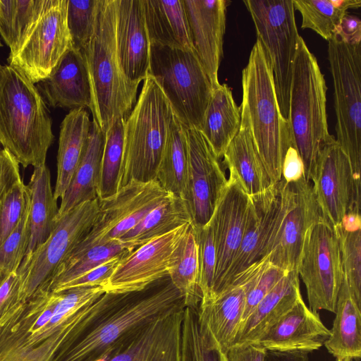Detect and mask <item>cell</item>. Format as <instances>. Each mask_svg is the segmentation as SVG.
<instances>
[{"label": "cell", "instance_id": "21", "mask_svg": "<svg viewBox=\"0 0 361 361\" xmlns=\"http://www.w3.org/2000/svg\"><path fill=\"white\" fill-rule=\"evenodd\" d=\"M249 199L247 217L240 247L214 297L227 287L237 274L264 257L280 207L278 184H272L258 194L249 195Z\"/></svg>", "mask_w": 361, "mask_h": 361}, {"label": "cell", "instance_id": "44", "mask_svg": "<svg viewBox=\"0 0 361 361\" xmlns=\"http://www.w3.org/2000/svg\"><path fill=\"white\" fill-rule=\"evenodd\" d=\"M61 293L54 313L49 323L35 336L31 338L36 341L52 334L67 320L86 305L93 302L103 295L105 291L102 286L77 287Z\"/></svg>", "mask_w": 361, "mask_h": 361}, {"label": "cell", "instance_id": "43", "mask_svg": "<svg viewBox=\"0 0 361 361\" xmlns=\"http://www.w3.org/2000/svg\"><path fill=\"white\" fill-rule=\"evenodd\" d=\"M43 0H0V35L14 52L37 18Z\"/></svg>", "mask_w": 361, "mask_h": 361}, {"label": "cell", "instance_id": "4", "mask_svg": "<svg viewBox=\"0 0 361 361\" xmlns=\"http://www.w3.org/2000/svg\"><path fill=\"white\" fill-rule=\"evenodd\" d=\"M116 0H99L92 35L81 50L91 90L93 121L105 133L119 118H126L137 101V87L125 76L117 54Z\"/></svg>", "mask_w": 361, "mask_h": 361}, {"label": "cell", "instance_id": "14", "mask_svg": "<svg viewBox=\"0 0 361 361\" xmlns=\"http://www.w3.org/2000/svg\"><path fill=\"white\" fill-rule=\"evenodd\" d=\"M171 195L157 180L129 182L115 195L99 200V212L91 230L67 257H76L94 246L118 240Z\"/></svg>", "mask_w": 361, "mask_h": 361}, {"label": "cell", "instance_id": "37", "mask_svg": "<svg viewBox=\"0 0 361 361\" xmlns=\"http://www.w3.org/2000/svg\"><path fill=\"white\" fill-rule=\"evenodd\" d=\"M168 274L183 296L185 306L198 309L202 296L199 286L197 246L192 224L172 255Z\"/></svg>", "mask_w": 361, "mask_h": 361}, {"label": "cell", "instance_id": "1", "mask_svg": "<svg viewBox=\"0 0 361 361\" xmlns=\"http://www.w3.org/2000/svg\"><path fill=\"white\" fill-rule=\"evenodd\" d=\"M182 305L183 298L169 276L140 291L105 292L93 302L82 329L58 361H97L130 330Z\"/></svg>", "mask_w": 361, "mask_h": 361}, {"label": "cell", "instance_id": "24", "mask_svg": "<svg viewBox=\"0 0 361 361\" xmlns=\"http://www.w3.org/2000/svg\"><path fill=\"white\" fill-rule=\"evenodd\" d=\"M116 41L123 72L138 87L149 75L151 47L142 0H116Z\"/></svg>", "mask_w": 361, "mask_h": 361}, {"label": "cell", "instance_id": "57", "mask_svg": "<svg viewBox=\"0 0 361 361\" xmlns=\"http://www.w3.org/2000/svg\"><path fill=\"white\" fill-rule=\"evenodd\" d=\"M2 47V43H1V40H0V47Z\"/></svg>", "mask_w": 361, "mask_h": 361}, {"label": "cell", "instance_id": "6", "mask_svg": "<svg viewBox=\"0 0 361 361\" xmlns=\"http://www.w3.org/2000/svg\"><path fill=\"white\" fill-rule=\"evenodd\" d=\"M174 115L156 80H144L138 99L124 123L122 187L132 180H156Z\"/></svg>", "mask_w": 361, "mask_h": 361}, {"label": "cell", "instance_id": "20", "mask_svg": "<svg viewBox=\"0 0 361 361\" xmlns=\"http://www.w3.org/2000/svg\"><path fill=\"white\" fill-rule=\"evenodd\" d=\"M249 202V195L243 189L235 174L229 171L227 183L209 221L212 228L216 247V269L212 299L240 247Z\"/></svg>", "mask_w": 361, "mask_h": 361}, {"label": "cell", "instance_id": "34", "mask_svg": "<svg viewBox=\"0 0 361 361\" xmlns=\"http://www.w3.org/2000/svg\"><path fill=\"white\" fill-rule=\"evenodd\" d=\"M189 149L184 125L173 116L156 180L167 192L188 202L189 197Z\"/></svg>", "mask_w": 361, "mask_h": 361}, {"label": "cell", "instance_id": "7", "mask_svg": "<svg viewBox=\"0 0 361 361\" xmlns=\"http://www.w3.org/2000/svg\"><path fill=\"white\" fill-rule=\"evenodd\" d=\"M149 75L185 126L200 130L214 89L194 50L151 44Z\"/></svg>", "mask_w": 361, "mask_h": 361}, {"label": "cell", "instance_id": "28", "mask_svg": "<svg viewBox=\"0 0 361 361\" xmlns=\"http://www.w3.org/2000/svg\"><path fill=\"white\" fill-rule=\"evenodd\" d=\"M150 44L194 50L183 0H142Z\"/></svg>", "mask_w": 361, "mask_h": 361}, {"label": "cell", "instance_id": "23", "mask_svg": "<svg viewBox=\"0 0 361 361\" xmlns=\"http://www.w3.org/2000/svg\"><path fill=\"white\" fill-rule=\"evenodd\" d=\"M193 49L214 87L223 56L226 0H183Z\"/></svg>", "mask_w": 361, "mask_h": 361}, {"label": "cell", "instance_id": "8", "mask_svg": "<svg viewBox=\"0 0 361 361\" xmlns=\"http://www.w3.org/2000/svg\"><path fill=\"white\" fill-rule=\"evenodd\" d=\"M328 60L334 84L336 142L348 157L356 189L361 170V44L328 41Z\"/></svg>", "mask_w": 361, "mask_h": 361}, {"label": "cell", "instance_id": "10", "mask_svg": "<svg viewBox=\"0 0 361 361\" xmlns=\"http://www.w3.org/2000/svg\"><path fill=\"white\" fill-rule=\"evenodd\" d=\"M98 198L83 202L61 216L48 238L17 271L19 298L25 302L47 290L55 271L91 230L99 212Z\"/></svg>", "mask_w": 361, "mask_h": 361}, {"label": "cell", "instance_id": "19", "mask_svg": "<svg viewBox=\"0 0 361 361\" xmlns=\"http://www.w3.org/2000/svg\"><path fill=\"white\" fill-rule=\"evenodd\" d=\"M189 149L188 205L193 227L205 226L227 183L224 170L200 130L185 126Z\"/></svg>", "mask_w": 361, "mask_h": 361}, {"label": "cell", "instance_id": "15", "mask_svg": "<svg viewBox=\"0 0 361 361\" xmlns=\"http://www.w3.org/2000/svg\"><path fill=\"white\" fill-rule=\"evenodd\" d=\"M298 273L306 288L308 307L335 313L343 271L336 233L324 219L306 232Z\"/></svg>", "mask_w": 361, "mask_h": 361}, {"label": "cell", "instance_id": "27", "mask_svg": "<svg viewBox=\"0 0 361 361\" xmlns=\"http://www.w3.org/2000/svg\"><path fill=\"white\" fill-rule=\"evenodd\" d=\"M302 297L297 271L287 272L240 324L233 345L252 343Z\"/></svg>", "mask_w": 361, "mask_h": 361}, {"label": "cell", "instance_id": "49", "mask_svg": "<svg viewBox=\"0 0 361 361\" xmlns=\"http://www.w3.org/2000/svg\"><path fill=\"white\" fill-rule=\"evenodd\" d=\"M287 272L271 264L268 256L263 258L261 267L249 285L241 324Z\"/></svg>", "mask_w": 361, "mask_h": 361}, {"label": "cell", "instance_id": "51", "mask_svg": "<svg viewBox=\"0 0 361 361\" xmlns=\"http://www.w3.org/2000/svg\"><path fill=\"white\" fill-rule=\"evenodd\" d=\"M20 179L21 176L18 162L8 150L0 149V198Z\"/></svg>", "mask_w": 361, "mask_h": 361}, {"label": "cell", "instance_id": "40", "mask_svg": "<svg viewBox=\"0 0 361 361\" xmlns=\"http://www.w3.org/2000/svg\"><path fill=\"white\" fill-rule=\"evenodd\" d=\"M179 361H227L214 337L200 324L197 309L184 308Z\"/></svg>", "mask_w": 361, "mask_h": 361}, {"label": "cell", "instance_id": "26", "mask_svg": "<svg viewBox=\"0 0 361 361\" xmlns=\"http://www.w3.org/2000/svg\"><path fill=\"white\" fill-rule=\"evenodd\" d=\"M39 83V90L52 107L90 108L91 90L81 50L70 48L49 76Z\"/></svg>", "mask_w": 361, "mask_h": 361}, {"label": "cell", "instance_id": "12", "mask_svg": "<svg viewBox=\"0 0 361 361\" xmlns=\"http://www.w3.org/2000/svg\"><path fill=\"white\" fill-rule=\"evenodd\" d=\"M68 0H43L39 12L8 64L33 83L47 78L72 46L67 22Z\"/></svg>", "mask_w": 361, "mask_h": 361}, {"label": "cell", "instance_id": "25", "mask_svg": "<svg viewBox=\"0 0 361 361\" xmlns=\"http://www.w3.org/2000/svg\"><path fill=\"white\" fill-rule=\"evenodd\" d=\"M330 336L319 312L312 311L301 297L283 317L252 343L265 350L310 353Z\"/></svg>", "mask_w": 361, "mask_h": 361}, {"label": "cell", "instance_id": "13", "mask_svg": "<svg viewBox=\"0 0 361 361\" xmlns=\"http://www.w3.org/2000/svg\"><path fill=\"white\" fill-rule=\"evenodd\" d=\"M50 292L42 291L0 318V361H58L63 345L80 320L76 313L48 337L38 341L30 329L44 307Z\"/></svg>", "mask_w": 361, "mask_h": 361}, {"label": "cell", "instance_id": "42", "mask_svg": "<svg viewBox=\"0 0 361 361\" xmlns=\"http://www.w3.org/2000/svg\"><path fill=\"white\" fill-rule=\"evenodd\" d=\"M125 118L116 120L105 133L97 198L102 200L122 188Z\"/></svg>", "mask_w": 361, "mask_h": 361}, {"label": "cell", "instance_id": "9", "mask_svg": "<svg viewBox=\"0 0 361 361\" xmlns=\"http://www.w3.org/2000/svg\"><path fill=\"white\" fill-rule=\"evenodd\" d=\"M269 59L278 104L288 121L293 66L300 36L293 0L243 1Z\"/></svg>", "mask_w": 361, "mask_h": 361}, {"label": "cell", "instance_id": "50", "mask_svg": "<svg viewBox=\"0 0 361 361\" xmlns=\"http://www.w3.org/2000/svg\"><path fill=\"white\" fill-rule=\"evenodd\" d=\"M126 256H115L100 264L62 288L61 292L77 287H104L120 260Z\"/></svg>", "mask_w": 361, "mask_h": 361}, {"label": "cell", "instance_id": "39", "mask_svg": "<svg viewBox=\"0 0 361 361\" xmlns=\"http://www.w3.org/2000/svg\"><path fill=\"white\" fill-rule=\"evenodd\" d=\"M293 4L301 14V27L312 30L327 41L348 10L361 6L360 0H293Z\"/></svg>", "mask_w": 361, "mask_h": 361}, {"label": "cell", "instance_id": "30", "mask_svg": "<svg viewBox=\"0 0 361 361\" xmlns=\"http://www.w3.org/2000/svg\"><path fill=\"white\" fill-rule=\"evenodd\" d=\"M330 336L324 345L336 361H360L361 308L354 301L343 274Z\"/></svg>", "mask_w": 361, "mask_h": 361}, {"label": "cell", "instance_id": "2", "mask_svg": "<svg viewBox=\"0 0 361 361\" xmlns=\"http://www.w3.org/2000/svg\"><path fill=\"white\" fill-rule=\"evenodd\" d=\"M52 121L38 87L11 65L0 67V143L23 167L46 164Z\"/></svg>", "mask_w": 361, "mask_h": 361}, {"label": "cell", "instance_id": "48", "mask_svg": "<svg viewBox=\"0 0 361 361\" xmlns=\"http://www.w3.org/2000/svg\"><path fill=\"white\" fill-rule=\"evenodd\" d=\"M29 199L27 185L22 178L0 198V247L18 224Z\"/></svg>", "mask_w": 361, "mask_h": 361}, {"label": "cell", "instance_id": "46", "mask_svg": "<svg viewBox=\"0 0 361 361\" xmlns=\"http://www.w3.org/2000/svg\"><path fill=\"white\" fill-rule=\"evenodd\" d=\"M193 231L197 246L199 286L202 296L200 302L202 303L210 300L212 298L216 269V247L209 222L202 227H193Z\"/></svg>", "mask_w": 361, "mask_h": 361}, {"label": "cell", "instance_id": "11", "mask_svg": "<svg viewBox=\"0 0 361 361\" xmlns=\"http://www.w3.org/2000/svg\"><path fill=\"white\" fill-rule=\"evenodd\" d=\"M277 184L280 207L264 257L285 271H298L306 232L323 218L312 185L304 176L291 183L281 178Z\"/></svg>", "mask_w": 361, "mask_h": 361}, {"label": "cell", "instance_id": "36", "mask_svg": "<svg viewBox=\"0 0 361 361\" xmlns=\"http://www.w3.org/2000/svg\"><path fill=\"white\" fill-rule=\"evenodd\" d=\"M188 223H192V218L187 202L172 195L117 240L133 252L150 240Z\"/></svg>", "mask_w": 361, "mask_h": 361}, {"label": "cell", "instance_id": "17", "mask_svg": "<svg viewBox=\"0 0 361 361\" xmlns=\"http://www.w3.org/2000/svg\"><path fill=\"white\" fill-rule=\"evenodd\" d=\"M182 305L126 334L97 361H179Z\"/></svg>", "mask_w": 361, "mask_h": 361}, {"label": "cell", "instance_id": "38", "mask_svg": "<svg viewBox=\"0 0 361 361\" xmlns=\"http://www.w3.org/2000/svg\"><path fill=\"white\" fill-rule=\"evenodd\" d=\"M343 274L352 297L361 308V216L349 212L335 227Z\"/></svg>", "mask_w": 361, "mask_h": 361}, {"label": "cell", "instance_id": "56", "mask_svg": "<svg viewBox=\"0 0 361 361\" xmlns=\"http://www.w3.org/2000/svg\"><path fill=\"white\" fill-rule=\"evenodd\" d=\"M307 353L266 350L264 361H309Z\"/></svg>", "mask_w": 361, "mask_h": 361}, {"label": "cell", "instance_id": "53", "mask_svg": "<svg viewBox=\"0 0 361 361\" xmlns=\"http://www.w3.org/2000/svg\"><path fill=\"white\" fill-rule=\"evenodd\" d=\"M333 37L348 44H360L361 42L360 18L347 13L341 19Z\"/></svg>", "mask_w": 361, "mask_h": 361}, {"label": "cell", "instance_id": "41", "mask_svg": "<svg viewBox=\"0 0 361 361\" xmlns=\"http://www.w3.org/2000/svg\"><path fill=\"white\" fill-rule=\"evenodd\" d=\"M131 252L118 240H113L106 244L94 246L76 257H67L55 271L48 286V290L59 293L63 286L100 264L113 257L127 256Z\"/></svg>", "mask_w": 361, "mask_h": 361}, {"label": "cell", "instance_id": "54", "mask_svg": "<svg viewBox=\"0 0 361 361\" xmlns=\"http://www.w3.org/2000/svg\"><path fill=\"white\" fill-rule=\"evenodd\" d=\"M304 176L302 161L293 145L284 156L282 164V178L286 183L295 182Z\"/></svg>", "mask_w": 361, "mask_h": 361}, {"label": "cell", "instance_id": "47", "mask_svg": "<svg viewBox=\"0 0 361 361\" xmlns=\"http://www.w3.org/2000/svg\"><path fill=\"white\" fill-rule=\"evenodd\" d=\"M99 0H68L67 22L72 46L82 50L94 30Z\"/></svg>", "mask_w": 361, "mask_h": 361}, {"label": "cell", "instance_id": "33", "mask_svg": "<svg viewBox=\"0 0 361 361\" xmlns=\"http://www.w3.org/2000/svg\"><path fill=\"white\" fill-rule=\"evenodd\" d=\"M30 197V236L24 257L30 256L49 237L58 223L59 207L46 164L35 167L27 185Z\"/></svg>", "mask_w": 361, "mask_h": 361}, {"label": "cell", "instance_id": "3", "mask_svg": "<svg viewBox=\"0 0 361 361\" xmlns=\"http://www.w3.org/2000/svg\"><path fill=\"white\" fill-rule=\"evenodd\" d=\"M242 87L241 123L247 126L270 181L276 184L282 178L283 158L293 142L288 122L279 110L269 59L257 39L242 72Z\"/></svg>", "mask_w": 361, "mask_h": 361}, {"label": "cell", "instance_id": "32", "mask_svg": "<svg viewBox=\"0 0 361 361\" xmlns=\"http://www.w3.org/2000/svg\"><path fill=\"white\" fill-rule=\"evenodd\" d=\"M240 111L226 84L213 89L200 132L220 159L240 127Z\"/></svg>", "mask_w": 361, "mask_h": 361}, {"label": "cell", "instance_id": "52", "mask_svg": "<svg viewBox=\"0 0 361 361\" xmlns=\"http://www.w3.org/2000/svg\"><path fill=\"white\" fill-rule=\"evenodd\" d=\"M21 302L19 298V276L16 271L0 285V318Z\"/></svg>", "mask_w": 361, "mask_h": 361}, {"label": "cell", "instance_id": "31", "mask_svg": "<svg viewBox=\"0 0 361 361\" xmlns=\"http://www.w3.org/2000/svg\"><path fill=\"white\" fill-rule=\"evenodd\" d=\"M105 133L92 121L82 159L59 207L58 221L78 205L97 198Z\"/></svg>", "mask_w": 361, "mask_h": 361}, {"label": "cell", "instance_id": "5", "mask_svg": "<svg viewBox=\"0 0 361 361\" xmlns=\"http://www.w3.org/2000/svg\"><path fill=\"white\" fill-rule=\"evenodd\" d=\"M324 76L316 56L300 37L295 56L288 122L293 145L311 182L319 152L336 138L328 129Z\"/></svg>", "mask_w": 361, "mask_h": 361}, {"label": "cell", "instance_id": "45", "mask_svg": "<svg viewBox=\"0 0 361 361\" xmlns=\"http://www.w3.org/2000/svg\"><path fill=\"white\" fill-rule=\"evenodd\" d=\"M30 197L16 228L0 247V285L18 270L28 247L30 236Z\"/></svg>", "mask_w": 361, "mask_h": 361}, {"label": "cell", "instance_id": "22", "mask_svg": "<svg viewBox=\"0 0 361 361\" xmlns=\"http://www.w3.org/2000/svg\"><path fill=\"white\" fill-rule=\"evenodd\" d=\"M262 259L237 274L214 298L200 303L198 321L214 337L224 353L231 347L242 322L246 293Z\"/></svg>", "mask_w": 361, "mask_h": 361}, {"label": "cell", "instance_id": "35", "mask_svg": "<svg viewBox=\"0 0 361 361\" xmlns=\"http://www.w3.org/2000/svg\"><path fill=\"white\" fill-rule=\"evenodd\" d=\"M224 161L237 176L248 195L258 194L271 184L254 145L249 129L240 122L238 133L226 149Z\"/></svg>", "mask_w": 361, "mask_h": 361}, {"label": "cell", "instance_id": "55", "mask_svg": "<svg viewBox=\"0 0 361 361\" xmlns=\"http://www.w3.org/2000/svg\"><path fill=\"white\" fill-rule=\"evenodd\" d=\"M266 350L253 343L233 345L226 352L227 361H264Z\"/></svg>", "mask_w": 361, "mask_h": 361}, {"label": "cell", "instance_id": "29", "mask_svg": "<svg viewBox=\"0 0 361 361\" xmlns=\"http://www.w3.org/2000/svg\"><path fill=\"white\" fill-rule=\"evenodd\" d=\"M92 121L85 109H71L60 126L54 195L62 198L85 152Z\"/></svg>", "mask_w": 361, "mask_h": 361}, {"label": "cell", "instance_id": "18", "mask_svg": "<svg viewBox=\"0 0 361 361\" xmlns=\"http://www.w3.org/2000/svg\"><path fill=\"white\" fill-rule=\"evenodd\" d=\"M190 224L154 238L123 257L103 287L104 291L112 293L140 291L169 276L172 255Z\"/></svg>", "mask_w": 361, "mask_h": 361}, {"label": "cell", "instance_id": "16", "mask_svg": "<svg viewBox=\"0 0 361 361\" xmlns=\"http://www.w3.org/2000/svg\"><path fill=\"white\" fill-rule=\"evenodd\" d=\"M311 181L322 218L333 228L348 213H360L361 192L355 188L349 159L336 139L319 152Z\"/></svg>", "mask_w": 361, "mask_h": 361}]
</instances>
